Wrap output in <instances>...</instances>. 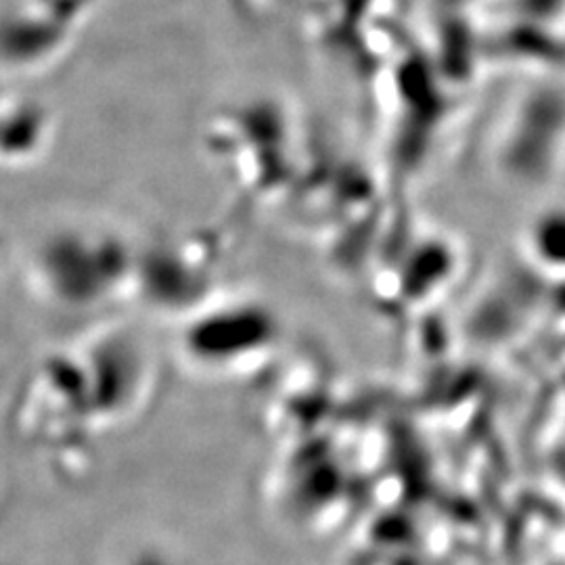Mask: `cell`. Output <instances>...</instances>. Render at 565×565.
Returning a JSON list of instances; mask_svg holds the SVG:
<instances>
[{
  "instance_id": "1",
  "label": "cell",
  "mask_w": 565,
  "mask_h": 565,
  "mask_svg": "<svg viewBox=\"0 0 565 565\" xmlns=\"http://www.w3.org/2000/svg\"><path fill=\"white\" fill-rule=\"evenodd\" d=\"M532 263L548 273H565V205L546 207L525 231Z\"/></svg>"
}]
</instances>
